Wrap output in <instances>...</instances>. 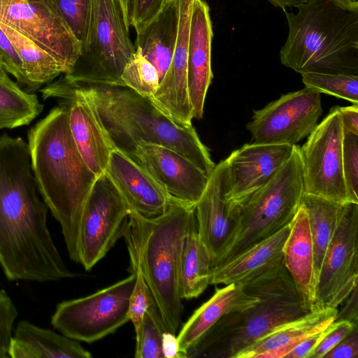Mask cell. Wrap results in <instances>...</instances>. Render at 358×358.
<instances>
[{"label": "cell", "instance_id": "6da1fadb", "mask_svg": "<svg viewBox=\"0 0 358 358\" xmlns=\"http://www.w3.org/2000/svg\"><path fill=\"white\" fill-rule=\"evenodd\" d=\"M39 194L28 143L0 136V265L9 280L50 282L77 275L53 241L48 208Z\"/></svg>", "mask_w": 358, "mask_h": 358}, {"label": "cell", "instance_id": "7a4b0ae2", "mask_svg": "<svg viewBox=\"0 0 358 358\" xmlns=\"http://www.w3.org/2000/svg\"><path fill=\"white\" fill-rule=\"evenodd\" d=\"M28 145L40 194L61 226L70 258L79 263L81 217L98 176L76 147L63 106L53 108L30 129Z\"/></svg>", "mask_w": 358, "mask_h": 358}, {"label": "cell", "instance_id": "3957f363", "mask_svg": "<svg viewBox=\"0 0 358 358\" xmlns=\"http://www.w3.org/2000/svg\"><path fill=\"white\" fill-rule=\"evenodd\" d=\"M76 85L90 103L113 149L136 162L140 145H159L182 155L208 176L212 172L215 164L194 127L174 123L150 97L122 85Z\"/></svg>", "mask_w": 358, "mask_h": 358}, {"label": "cell", "instance_id": "277c9868", "mask_svg": "<svg viewBox=\"0 0 358 358\" xmlns=\"http://www.w3.org/2000/svg\"><path fill=\"white\" fill-rule=\"evenodd\" d=\"M196 222L194 205L171 198L168 209L154 217L131 212L123 236L130 264H137L166 331L176 334L183 313L179 266L184 239Z\"/></svg>", "mask_w": 358, "mask_h": 358}, {"label": "cell", "instance_id": "5b68a950", "mask_svg": "<svg viewBox=\"0 0 358 358\" xmlns=\"http://www.w3.org/2000/svg\"><path fill=\"white\" fill-rule=\"evenodd\" d=\"M240 285L245 293L259 298L257 303L220 318L186 352L185 358H235L273 329L310 312L283 259L275 266Z\"/></svg>", "mask_w": 358, "mask_h": 358}, {"label": "cell", "instance_id": "8992f818", "mask_svg": "<svg viewBox=\"0 0 358 358\" xmlns=\"http://www.w3.org/2000/svg\"><path fill=\"white\" fill-rule=\"evenodd\" d=\"M298 13L285 10L289 26L281 63L294 71L358 75V10L332 0H313Z\"/></svg>", "mask_w": 358, "mask_h": 358}, {"label": "cell", "instance_id": "52a82bcc", "mask_svg": "<svg viewBox=\"0 0 358 358\" xmlns=\"http://www.w3.org/2000/svg\"><path fill=\"white\" fill-rule=\"evenodd\" d=\"M303 182L299 146L274 176L231 213L234 227L217 264H223L288 225L301 204Z\"/></svg>", "mask_w": 358, "mask_h": 358}, {"label": "cell", "instance_id": "ba28073f", "mask_svg": "<svg viewBox=\"0 0 358 358\" xmlns=\"http://www.w3.org/2000/svg\"><path fill=\"white\" fill-rule=\"evenodd\" d=\"M129 29L118 0H94L86 48L64 79L73 85H118L136 50Z\"/></svg>", "mask_w": 358, "mask_h": 358}, {"label": "cell", "instance_id": "9c48e42d", "mask_svg": "<svg viewBox=\"0 0 358 358\" xmlns=\"http://www.w3.org/2000/svg\"><path fill=\"white\" fill-rule=\"evenodd\" d=\"M136 281L131 274L85 297L57 304L52 326L62 334L92 343L113 334L129 321V301Z\"/></svg>", "mask_w": 358, "mask_h": 358}, {"label": "cell", "instance_id": "30bf717a", "mask_svg": "<svg viewBox=\"0 0 358 358\" xmlns=\"http://www.w3.org/2000/svg\"><path fill=\"white\" fill-rule=\"evenodd\" d=\"M343 130L338 106L331 108L299 147L303 193L348 203L343 171Z\"/></svg>", "mask_w": 358, "mask_h": 358}, {"label": "cell", "instance_id": "8fae6325", "mask_svg": "<svg viewBox=\"0 0 358 358\" xmlns=\"http://www.w3.org/2000/svg\"><path fill=\"white\" fill-rule=\"evenodd\" d=\"M0 22L48 52L63 67L64 74L81 54L80 43L54 0H0Z\"/></svg>", "mask_w": 358, "mask_h": 358}, {"label": "cell", "instance_id": "7c38bea8", "mask_svg": "<svg viewBox=\"0 0 358 358\" xmlns=\"http://www.w3.org/2000/svg\"><path fill=\"white\" fill-rule=\"evenodd\" d=\"M131 210L104 172L85 203L79 230V263L90 271L123 236Z\"/></svg>", "mask_w": 358, "mask_h": 358}, {"label": "cell", "instance_id": "4fadbf2b", "mask_svg": "<svg viewBox=\"0 0 358 358\" xmlns=\"http://www.w3.org/2000/svg\"><path fill=\"white\" fill-rule=\"evenodd\" d=\"M358 285V203L342 205L338 224L322 260L317 308H337Z\"/></svg>", "mask_w": 358, "mask_h": 358}, {"label": "cell", "instance_id": "5bb4252c", "mask_svg": "<svg viewBox=\"0 0 358 358\" xmlns=\"http://www.w3.org/2000/svg\"><path fill=\"white\" fill-rule=\"evenodd\" d=\"M322 113L320 93L305 87L255 110L246 128L255 143L294 145L313 131Z\"/></svg>", "mask_w": 358, "mask_h": 358}, {"label": "cell", "instance_id": "9a60e30c", "mask_svg": "<svg viewBox=\"0 0 358 358\" xmlns=\"http://www.w3.org/2000/svg\"><path fill=\"white\" fill-rule=\"evenodd\" d=\"M41 92L44 99H56L65 108L71 133L80 155L96 176L103 173L113 148L87 98L64 77L49 83Z\"/></svg>", "mask_w": 358, "mask_h": 358}, {"label": "cell", "instance_id": "2e32d148", "mask_svg": "<svg viewBox=\"0 0 358 358\" xmlns=\"http://www.w3.org/2000/svg\"><path fill=\"white\" fill-rule=\"evenodd\" d=\"M294 145L254 142L231 152L225 159V198L231 212L274 176L292 155Z\"/></svg>", "mask_w": 358, "mask_h": 358}, {"label": "cell", "instance_id": "e0dca14e", "mask_svg": "<svg viewBox=\"0 0 358 358\" xmlns=\"http://www.w3.org/2000/svg\"><path fill=\"white\" fill-rule=\"evenodd\" d=\"M136 162L171 198L187 204H196L208 181V176L192 161L162 145H140Z\"/></svg>", "mask_w": 358, "mask_h": 358}, {"label": "cell", "instance_id": "ac0fdd59", "mask_svg": "<svg viewBox=\"0 0 358 358\" xmlns=\"http://www.w3.org/2000/svg\"><path fill=\"white\" fill-rule=\"evenodd\" d=\"M194 0H179V23L176 46L169 67L150 97L155 106L174 123L192 126V108L187 85L189 26Z\"/></svg>", "mask_w": 358, "mask_h": 358}, {"label": "cell", "instance_id": "d6986e66", "mask_svg": "<svg viewBox=\"0 0 358 358\" xmlns=\"http://www.w3.org/2000/svg\"><path fill=\"white\" fill-rule=\"evenodd\" d=\"M226 160L215 166L199 200L194 205L199 236L207 248L214 267L230 239L234 218L227 203Z\"/></svg>", "mask_w": 358, "mask_h": 358}, {"label": "cell", "instance_id": "ffe728a7", "mask_svg": "<svg viewBox=\"0 0 358 358\" xmlns=\"http://www.w3.org/2000/svg\"><path fill=\"white\" fill-rule=\"evenodd\" d=\"M105 173L131 212L149 218L168 209L171 197L139 164L120 151H111Z\"/></svg>", "mask_w": 358, "mask_h": 358}, {"label": "cell", "instance_id": "44dd1931", "mask_svg": "<svg viewBox=\"0 0 358 358\" xmlns=\"http://www.w3.org/2000/svg\"><path fill=\"white\" fill-rule=\"evenodd\" d=\"M213 29L209 7L203 0L193 3L187 55V85L193 118L203 115L206 96L213 77L211 69Z\"/></svg>", "mask_w": 358, "mask_h": 358}, {"label": "cell", "instance_id": "7402d4cb", "mask_svg": "<svg viewBox=\"0 0 358 358\" xmlns=\"http://www.w3.org/2000/svg\"><path fill=\"white\" fill-rule=\"evenodd\" d=\"M283 261L308 309H317L313 245L308 214L302 203L289 224Z\"/></svg>", "mask_w": 358, "mask_h": 358}, {"label": "cell", "instance_id": "603a6c76", "mask_svg": "<svg viewBox=\"0 0 358 358\" xmlns=\"http://www.w3.org/2000/svg\"><path fill=\"white\" fill-rule=\"evenodd\" d=\"M289 224L227 262L213 267L209 284H243L278 265L283 259Z\"/></svg>", "mask_w": 358, "mask_h": 358}, {"label": "cell", "instance_id": "cb8c5ba5", "mask_svg": "<svg viewBox=\"0 0 358 358\" xmlns=\"http://www.w3.org/2000/svg\"><path fill=\"white\" fill-rule=\"evenodd\" d=\"M259 300L245 293L240 284H229L216 289L215 294L193 313L178 334L179 358H185L186 352L223 316L251 308Z\"/></svg>", "mask_w": 358, "mask_h": 358}, {"label": "cell", "instance_id": "d4e9b609", "mask_svg": "<svg viewBox=\"0 0 358 358\" xmlns=\"http://www.w3.org/2000/svg\"><path fill=\"white\" fill-rule=\"evenodd\" d=\"M338 308L315 309L283 324L240 352L235 358H285L304 338L328 327Z\"/></svg>", "mask_w": 358, "mask_h": 358}, {"label": "cell", "instance_id": "484cf974", "mask_svg": "<svg viewBox=\"0 0 358 358\" xmlns=\"http://www.w3.org/2000/svg\"><path fill=\"white\" fill-rule=\"evenodd\" d=\"M12 358H90L79 341L29 321H20L8 350Z\"/></svg>", "mask_w": 358, "mask_h": 358}, {"label": "cell", "instance_id": "4316f807", "mask_svg": "<svg viewBox=\"0 0 358 358\" xmlns=\"http://www.w3.org/2000/svg\"><path fill=\"white\" fill-rule=\"evenodd\" d=\"M179 0H166L160 12L136 33V48L156 68L159 83L171 64L177 40Z\"/></svg>", "mask_w": 358, "mask_h": 358}, {"label": "cell", "instance_id": "83f0119b", "mask_svg": "<svg viewBox=\"0 0 358 358\" xmlns=\"http://www.w3.org/2000/svg\"><path fill=\"white\" fill-rule=\"evenodd\" d=\"M212 266L207 248L201 242L196 222L185 236L179 266V292L182 299L198 297L209 285Z\"/></svg>", "mask_w": 358, "mask_h": 358}, {"label": "cell", "instance_id": "f1b7e54d", "mask_svg": "<svg viewBox=\"0 0 358 358\" xmlns=\"http://www.w3.org/2000/svg\"><path fill=\"white\" fill-rule=\"evenodd\" d=\"M301 203L308 217L317 280L322 260L338 224L343 204L305 193Z\"/></svg>", "mask_w": 358, "mask_h": 358}, {"label": "cell", "instance_id": "f546056e", "mask_svg": "<svg viewBox=\"0 0 358 358\" xmlns=\"http://www.w3.org/2000/svg\"><path fill=\"white\" fill-rule=\"evenodd\" d=\"M0 27L13 43L34 91L64 73L60 64L31 39L1 22Z\"/></svg>", "mask_w": 358, "mask_h": 358}, {"label": "cell", "instance_id": "4dcf8cb0", "mask_svg": "<svg viewBox=\"0 0 358 358\" xmlns=\"http://www.w3.org/2000/svg\"><path fill=\"white\" fill-rule=\"evenodd\" d=\"M43 108L35 94L22 90L0 69V129L28 124Z\"/></svg>", "mask_w": 358, "mask_h": 358}, {"label": "cell", "instance_id": "1f68e13d", "mask_svg": "<svg viewBox=\"0 0 358 358\" xmlns=\"http://www.w3.org/2000/svg\"><path fill=\"white\" fill-rule=\"evenodd\" d=\"M166 330L153 299L145 311L138 333L136 335V358H163V334Z\"/></svg>", "mask_w": 358, "mask_h": 358}, {"label": "cell", "instance_id": "d6a6232c", "mask_svg": "<svg viewBox=\"0 0 358 358\" xmlns=\"http://www.w3.org/2000/svg\"><path fill=\"white\" fill-rule=\"evenodd\" d=\"M301 75L306 87L358 104V75L319 72H304Z\"/></svg>", "mask_w": 358, "mask_h": 358}, {"label": "cell", "instance_id": "836d02e7", "mask_svg": "<svg viewBox=\"0 0 358 358\" xmlns=\"http://www.w3.org/2000/svg\"><path fill=\"white\" fill-rule=\"evenodd\" d=\"M159 85L157 71L136 48L134 55L125 66L117 85L127 87L141 95L151 97Z\"/></svg>", "mask_w": 358, "mask_h": 358}, {"label": "cell", "instance_id": "e575fe53", "mask_svg": "<svg viewBox=\"0 0 358 358\" xmlns=\"http://www.w3.org/2000/svg\"><path fill=\"white\" fill-rule=\"evenodd\" d=\"M63 18L81 45L86 48L94 0H54Z\"/></svg>", "mask_w": 358, "mask_h": 358}, {"label": "cell", "instance_id": "d590c367", "mask_svg": "<svg viewBox=\"0 0 358 358\" xmlns=\"http://www.w3.org/2000/svg\"><path fill=\"white\" fill-rule=\"evenodd\" d=\"M343 171L349 202L358 203V134L343 132Z\"/></svg>", "mask_w": 358, "mask_h": 358}, {"label": "cell", "instance_id": "8d00e7d4", "mask_svg": "<svg viewBox=\"0 0 358 358\" xmlns=\"http://www.w3.org/2000/svg\"><path fill=\"white\" fill-rule=\"evenodd\" d=\"M131 271L136 273V281L129 301L128 315L131 321L136 335L138 333L143 318L150 304L151 293L144 280L140 267L130 264Z\"/></svg>", "mask_w": 358, "mask_h": 358}, {"label": "cell", "instance_id": "74e56055", "mask_svg": "<svg viewBox=\"0 0 358 358\" xmlns=\"http://www.w3.org/2000/svg\"><path fill=\"white\" fill-rule=\"evenodd\" d=\"M0 64L1 68L12 74L20 85L33 92L32 86L22 68L21 60L10 40L0 27Z\"/></svg>", "mask_w": 358, "mask_h": 358}, {"label": "cell", "instance_id": "f35d334b", "mask_svg": "<svg viewBox=\"0 0 358 358\" xmlns=\"http://www.w3.org/2000/svg\"><path fill=\"white\" fill-rule=\"evenodd\" d=\"M17 308L7 293L0 288V358H7L13 338V326Z\"/></svg>", "mask_w": 358, "mask_h": 358}, {"label": "cell", "instance_id": "ab89813d", "mask_svg": "<svg viewBox=\"0 0 358 358\" xmlns=\"http://www.w3.org/2000/svg\"><path fill=\"white\" fill-rule=\"evenodd\" d=\"M166 0H131L130 25L136 32L142 29L160 12Z\"/></svg>", "mask_w": 358, "mask_h": 358}, {"label": "cell", "instance_id": "60d3db41", "mask_svg": "<svg viewBox=\"0 0 358 358\" xmlns=\"http://www.w3.org/2000/svg\"><path fill=\"white\" fill-rule=\"evenodd\" d=\"M357 327H358L357 324L346 320L332 322L328 326L325 335L310 358H323L331 349Z\"/></svg>", "mask_w": 358, "mask_h": 358}, {"label": "cell", "instance_id": "b9f144b4", "mask_svg": "<svg viewBox=\"0 0 358 358\" xmlns=\"http://www.w3.org/2000/svg\"><path fill=\"white\" fill-rule=\"evenodd\" d=\"M358 327L354 329L342 339L323 358H357Z\"/></svg>", "mask_w": 358, "mask_h": 358}, {"label": "cell", "instance_id": "7bdbcfd3", "mask_svg": "<svg viewBox=\"0 0 358 358\" xmlns=\"http://www.w3.org/2000/svg\"><path fill=\"white\" fill-rule=\"evenodd\" d=\"M327 327L302 339L285 358H310L317 345L325 335Z\"/></svg>", "mask_w": 358, "mask_h": 358}, {"label": "cell", "instance_id": "ee69618b", "mask_svg": "<svg viewBox=\"0 0 358 358\" xmlns=\"http://www.w3.org/2000/svg\"><path fill=\"white\" fill-rule=\"evenodd\" d=\"M357 285L352 292L345 300V305L340 311L338 310L334 321L346 320L355 324H358V295Z\"/></svg>", "mask_w": 358, "mask_h": 358}, {"label": "cell", "instance_id": "f6af8a7d", "mask_svg": "<svg viewBox=\"0 0 358 358\" xmlns=\"http://www.w3.org/2000/svg\"><path fill=\"white\" fill-rule=\"evenodd\" d=\"M338 111L343 132L358 134V104L345 107L338 106Z\"/></svg>", "mask_w": 358, "mask_h": 358}, {"label": "cell", "instance_id": "bcb514c9", "mask_svg": "<svg viewBox=\"0 0 358 358\" xmlns=\"http://www.w3.org/2000/svg\"><path fill=\"white\" fill-rule=\"evenodd\" d=\"M162 350L164 357L179 358L177 335L166 331L163 334Z\"/></svg>", "mask_w": 358, "mask_h": 358}, {"label": "cell", "instance_id": "7dc6e473", "mask_svg": "<svg viewBox=\"0 0 358 358\" xmlns=\"http://www.w3.org/2000/svg\"><path fill=\"white\" fill-rule=\"evenodd\" d=\"M273 6L280 7L283 10L286 7H299L313 0H268Z\"/></svg>", "mask_w": 358, "mask_h": 358}, {"label": "cell", "instance_id": "c3c4849f", "mask_svg": "<svg viewBox=\"0 0 358 358\" xmlns=\"http://www.w3.org/2000/svg\"><path fill=\"white\" fill-rule=\"evenodd\" d=\"M341 8L349 10H358V0H332Z\"/></svg>", "mask_w": 358, "mask_h": 358}, {"label": "cell", "instance_id": "681fc988", "mask_svg": "<svg viewBox=\"0 0 358 358\" xmlns=\"http://www.w3.org/2000/svg\"><path fill=\"white\" fill-rule=\"evenodd\" d=\"M120 4L124 19L127 26L129 28L130 21H129V9H130V2L131 0H118Z\"/></svg>", "mask_w": 358, "mask_h": 358}, {"label": "cell", "instance_id": "f907efd6", "mask_svg": "<svg viewBox=\"0 0 358 358\" xmlns=\"http://www.w3.org/2000/svg\"><path fill=\"white\" fill-rule=\"evenodd\" d=\"M0 69H3L1 68V64H0Z\"/></svg>", "mask_w": 358, "mask_h": 358}]
</instances>
